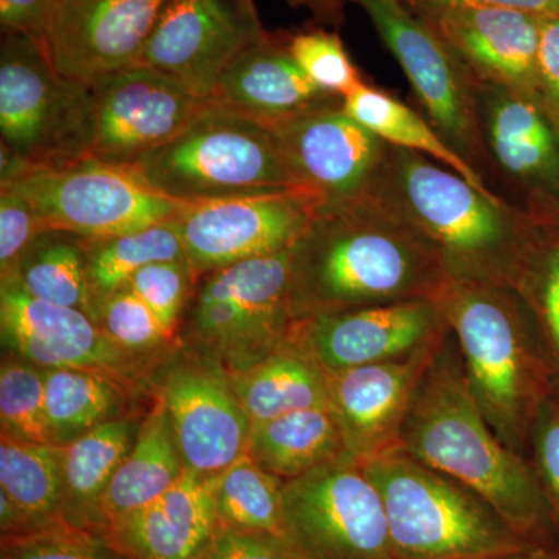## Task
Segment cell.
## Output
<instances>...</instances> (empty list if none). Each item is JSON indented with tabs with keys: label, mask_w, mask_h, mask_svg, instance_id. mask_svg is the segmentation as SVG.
Masks as SVG:
<instances>
[{
	"label": "cell",
	"mask_w": 559,
	"mask_h": 559,
	"mask_svg": "<svg viewBox=\"0 0 559 559\" xmlns=\"http://www.w3.org/2000/svg\"><path fill=\"white\" fill-rule=\"evenodd\" d=\"M448 277L433 250L369 193L319 207L290 249L294 320L433 299Z\"/></svg>",
	"instance_id": "6da1fadb"
},
{
	"label": "cell",
	"mask_w": 559,
	"mask_h": 559,
	"mask_svg": "<svg viewBox=\"0 0 559 559\" xmlns=\"http://www.w3.org/2000/svg\"><path fill=\"white\" fill-rule=\"evenodd\" d=\"M366 193L399 215L450 280L513 286L539 215L481 193L425 154L390 146Z\"/></svg>",
	"instance_id": "7a4b0ae2"
},
{
	"label": "cell",
	"mask_w": 559,
	"mask_h": 559,
	"mask_svg": "<svg viewBox=\"0 0 559 559\" xmlns=\"http://www.w3.org/2000/svg\"><path fill=\"white\" fill-rule=\"evenodd\" d=\"M450 337L419 384L400 447L476 491L522 538L538 544L551 522L538 476L489 426L471 395Z\"/></svg>",
	"instance_id": "3957f363"
},
{
	"label": "cell",
	"mask_w": 559,
	"mask_h": 559,
	"mask_svg": "<svg viewBox=\"0 0 559 559\" xmlns=\"http://www.w3.org/2000/svg\"><path fill=\"white\" fill-rule=\"evenodd\" d=\"M433 299L471 395L499 439L522 455L554 378L527 301L513 286L466 280H448Z\"/></svg>",
	"instance_id": "277c9868"
},
{
	"label": "cell",
	"mask_w": 559,
	"mask_h": 559,
	"mask_svg": "<svg viewBox=\"0 0 559 559\" xmlns=\"http://www.w3.org/2000/svg\"><path fill=\"white\" fill-rule=\"evenodd\" d=\"M362 468L384 503L393 559H500L533 544L476 491L401 447Z\"/></svg>",
	"instance_id": "5b68a950"
},
{
	"label": "cell",
	"mask_w": 559,
	"mask_h": 559,
	"mask_svg": "<svg viewBox=\"0 0 559 559\" xmlns=\"http://www.w3.org/2000/svg\"><path fill=\"white\" fill-rule=\"evenodd\" d=\"M131 170L186 205L296 191L271 128L210 102Z\"/></svg>",
	"instance_id": "8992f818"
},
{
	"label": "cell",
	"mask_w": 559,
	"mask_h": 559,
	"mask_svg": "<svg viewBox=\"0 0 559 559\" xmlns=\"http://www.w3.org/2000/svg\"><path fill=\"white\" fill-rule=\"evenodd\" d=\"M0 139L21 176L90 157V84L62 75L47 50L20 33H2Z\"/></svg>",
	"instance_id": "52a82bcc"
},
{
	"label": "cell",
	"mask_w": 559,
	"mask_h": 559,
	"mask_svg": "<svg viewBox=\"0 0 559 559\" xmlns=\"http://www.w3.org/2000/svg\"><path fill=\"white\" fill-rule=\"evenodd\" d=\"M290 249L242 261L198 280L189 336L227 373L246 370L289 340Z\"/></svg>",
	"instance_id": "ba28073f"
},
{
	"label": "cell",
	"mask_w": 559,
	"mask_h": 559,
	"mask_svg": "<svg viewBox=\"0 0 559 559\" xmlns=\"http://www.w3.org/2000/svg\"><path fill=\"white\" fill-rule=\"evenodd\" d=\"M282 540L290 559H393L380 491L353 457L283 481Z\"/></svg>",
	"instance_id": "9c48e42d"
},
{
	"label": "cell",
	"mask_w": 559,
	"mask_h": 559,
	"mask_svg": "<svg viewBox=\"0 0 559 559\" xmlns=\"http://www.w3.org/2000/svg\"><path fill=\"white\" fill-rule=\"evenodd\" d=\"M3 187L27 198L47 229L70 231L86 240L146 229L176 218L187 207L154 190L131 168L94 157L25 173Z\"/></svg>",
	"instance_id": "30bf717a"
},
{
	"label": "cell",
	"mask_w": 559,
	"mask_h": 559,
	"mask_svg": "<svg viewBox=\"0 0 559 559\" xmlns=\"http://www.w3.org/2000/svg\"><path fill=\"white\" fill-rule=\"evenodd\" d=\"M366 11L409 79L430 123L469 162L487 156L479 84L450 44L404 0H349Z\"/></svg>",
	"instance_id": "8fae6325"
},
{
	"label": "cell",
	"mask_w": 559,
	"mask_h": 559,
	"mask_svg": "<svg viewBox=\"0 0 559 559\" xmlns=\"http://www.w3.org/2000/svg\"><path fill=\"white\" fill-rule=\"evenodd\" d=\"M90 86V157L124 168L175 138L207 102L142 62Z\"/></svg>",
	"instance_id": "7c38bea8"
},
{
	"label": "cell",
	"mask_w": 559,
	"mask_h": 559,
	"mask_svg": "<svg viewBox=\"0 0 559 559\" xmlns=\"http://www.w3.org/2000/svg\"><path fill=\"white\" fill-rule=\"evenodd\" d=\"M294 189L319 207L355 200L369 190L389 145L330 97L271 128Z\"/></svg>",
	"instance_id": "4fadbf2b"
},
{
	"label": "cell",
	"mask_w": 559,
	"mask_h": 559,
	"mask_svg": "<svg viewBox=\"0 0 559 559\" xmlns=\"http://www.w3.org/2000/svg\"><path fill=\"white\" fill-rule=\"evenodd\" d=\"M2 342L17 358L43 369L90 371L131 393L146 360L117 347L86 312L31 296L16 278L0 285Z\"/></svg>",
	"instance_id": "5bb4252c"
},
{
	"label": "cell",
	"mask_w": 559,
	"mask_h": 559,
	"mask_svg": "<svg viewBox=\"0 0 559 559\" xmlns=\"http://www.w3.org/2000/svg\"><path fill=\"white\" fill-rule=\"evenodd\" d=\"M299 191L187 205L179 215L186 259L197 278L293 249L318 212Z\"/></svg>",
	"instance_id": "9a60e30c"
},
{
	"label": "cell",
	"mask_w": 559,
	"mask_h": 559,
	"mask_svg": "<svg viewBox=\"0 0 559 559\" xmlns=\"http://www.w3.org/2000/svg\"><path fill=\"white\" fill-rule=\"evenodd\" d=\"M266 35L255 0H170L139 62L209 100L231 62Z\"/></svg>",
	"instance_id": "2e32d148"
},
{
	"label": "cell",
	"mask_w": 559,
	"mask_h": 559,
	"mask_svg": "<svg viewBox=\"0 0 559 559\" xmlns=\"http://www.w3.org/2000/svg\"><path fill=\"white\" fill-rule=\"evenodd\" d=\"M451 330L436 299H417L299 320L290 337L326 373L411 358Z\"/></svg>",
	"instance_id": "e0dca14e"
},
{
	"label": "cell",
	"mask_w": 559,
	"mask_h": 559,
	"mask_svg": "<svg viewBox=\"0 0 559 559\" xmlns=\"http://www.w3.org/2000/svg\"><path fill=\"white\" fill-rule=\"evenodd\" d=\"M183 466L219 476L248 452L250 425L227 371L212 359L175 360L156 381Z\"/></svg>",
	"instance_id": "ac0fdd59"
},
{
	"label": "cell",
	"mask_w": 559,
	"mask_h": 559,
	"mask_svg": "<svg viewBox=\"0 0 559 559\" xmlns=\"http://www.w3.org/2000/svg\"><path fill=\"white\" fill-rule=\"evenodd\" d=\"M170 0H58L47 35L51 64L92 81L138 64Z\"/></svg>",
	"instance_id": "d6986e66"
},
{
	"label": "cell",
	"mask_w": 559,
	"mask_h": 559,
	"mask_svg": "<svg viewBox=\"0 0 559 559\" xmlns=\"http://www.w3.org/2000/svg\"><path fill=\"white\" fill-rule=\"evenodd\" d=\"M443 344L411 358L329 373L330 409L353 459L364 463L400 447L419 384Z\"/></svg>",
	"instance_id": "ffe728a7"
},
{
	"label": "cell",
	"mask_w": 559,
	"mask_h": 559,
	"mask_svg": "<svg viewBox=\"0 0 559 559\" xmlns=\"http://www.w3.org/2000/svg\"><path fill=\"white\" fill-rule=\"evenodd\" d=\"M419 16L450 44L479 87H502L538 102L536 58L543 16L500 9H451Z\"/></svg>",
	"instance_id": "44dd1931"
},
{
	"label": "cell",
	"mask_w": 559,
	"mask_h": 559,
	"mask_svg": "<svg viewBox=\"0 0 559 559\" xmlns=\"http://www.w3.org/2000/svg\"><path fill=\"white\" fill-rule=\"evenodd\" d=\"M216 477L186 469L165 495L114 525L105 539L128 559H201L219 528Z\"/></svg>",
	"instance_id": "7402d4cb"
},
{
	"label": "cell",
	"mask_w": 559,
	"mask_h": 559,
	"mask_svg": "<svg viewBox=\"0 0 559 559\" xmlns=\"http://www.w3.org/2000/svg\"><path fill=\"white\" fill-rule=\"evenodd\" d=\"M330 97L337 95L308 79L286 38L267 33L231 62L207 102L274 128Z\"/></svg>",
	"instance_id": "603a6c76"
},
{
	"label": "cell",
	"mask_w": 559,
	"mask_h": 559,
	"mask_svg": "<svg viewBox=\"0 0 559 559\" xmlns=\"http://www.w3.org/2000/svg\"><path fill=\"white\" fill-rule=\"evenodd\" d=\"M485 148L507 176L527 186L559 179L558 134L539 103L502 87H479Z\"/></svg>",
	"instance_id": "cb8c5ba5"
},
{
	"label": "cell",
	"mask_w": 559,
	"mask_h": 559,
	"mask_svg": "<svg viewBox=\"0 0 559 559\" xmlns=\"http://www.w3.org/2000/svg\"><path fill=\"white\" fill-rule=\"evenodd\" d=\"M250 425L330 407L329 373L293 337L249 369L227 373Z\"/></svg>",
	"instance_id": "d4e9b609"
},
{
	"label": "cell",
	"mask_w": 559,
	"mask_h": 559,
	"mask_svg": "<svg viewBox=\"0 0 559 559\" xmlns=\"http://www.w3.org/2000/svg\"><path fill=\"white\" fill-rule=\"evenodd\" d=\"M186 473L164 401L156 396L138 439L103 498V538L114 525L159 499Z\"/></svg>",
	"instance_id": "484cf974"
},
{
	"label": "cell",
	"mask_w": 559,
	"mask_h": 559,
	"mask_svg": "<svg viewBox=\"0 0 559 559\" xmlns=\"http://www.w3.org/2000/svg\"><path fill=\"white\" fill-rule=\"evenodd\" d=\"M140 425L132 417L112 418L64 447L62 520L68 527L103 536V498L138 439Z\"/></svg>",
	"instance_id": "4316f807"
},
{
	"label": "cell",
	"mask_w": 559,
	"mask_h": 559,
	"mask_svg": "<svg viewBox=\"0 0 559 559\" xmlns=\"http://www.w3.org/2000/svg\"><path fill=\"white\" fill-rule=\"evenodd\" d=\"M246 454L282 481L352 457L330 407L290 412L253 425Z\"/></svg>",
	"instance_id": "83f0119b"
},
{
	"label": "cell",
	"mask_w": 559,
	"mask_h": 559,
	"mask_svg": "<svg viewBox=\"0 0 559 559\" xmlns=\"http://www.w3.org/2000/svg\"><path fill=\"white\" fill-rule=\"evenodd\" d=\"M0 491L21 511L28 533L68 527L62 520L64 447L31 443L2 433Z\"/></svg>",
	"instance_id": "f1b7e54d"
},
{
	"label": "cell",
	"mask_w": 559,
	"mask_h": 559,
	"mask_svg": "<svg viewBox=\"0 0 559 559\" xmlns=\"http://www.w3.org/2000/svg\"><path fill=\"white\" fill-rule=\"evenodd\" d=\"M344 108L348 116L362 127L378 135L382 142L395 148L415 151L429 159L439 162L450 170L457 173L471 186L491 198H499L474 165L460 154L454 146L440 134L432 123L423 119L418 112L404 105L388 92L377 90L369 84H360L344 97Z\"/></svg>",
	"instance_id": "f546056e"
},
{
	"label": "cell",
	"mask_w": 559,
	"mask_h": 559,
	"mask_svg": "<svg viewBox=\"0 0 559 559\" xmlns=\"http://www.w3.org/2000/svg\"><path fill=\"white\" fill-rule=\"evenodd\" d=\"M11 277L36 299L75 308L97 322L87 275L86 238L64 230H44Z\"/></svg>",
	"instance_id": "4dcf8cb0"
},
{
	"label": "cell",
	"mask_w": 559,
	"mask_h": 559,
	"mask_svg": "<svg viewBox=\"0 0 559 559\" xmlns=\"http://www.w3.org/2000/svg\"><path fill=\"white\" fill-rule=\"evenodd\" d=\"M179 215L146 229L86 240L87 275L97 311L106 297L127 285L135 272L148 264L187 260Z\"/></svg>",
	"instance_id": "1f68e13d"
},
{
	"label": "cell",
	"mask_w": 559,
	"mask_h": 559,
	"mask_svg": "<svg viewBox=\"0 0 559 559\" xmlns=\"http://www.w3.org/2000/svg\"><path fill=\"white\" fill-rule=\"evenodd\" d=\"M44 374L47 423L58 447L119 417L121 396L128 392L116 382L72 369H44Z\"/></svg>",
	"instance_id": "d6a6232c"
},
{
	"label": "cell",
	"mask_w": 559,
	"mask_h": 559,
	"mask_svg": "<svg viewBox=\"0 0 559 559\" xmlns=\"http://www.w3.org/2000/svg\"><path fill=\"white\" fill-rule=\"evenodd\" d=\"M283 481L248 454L216 477L215 506L221 527L282 539Z\"/></svg>",
	"instance_id": "836d02e7"
},
{
	"label": "cell",
	"mask_w": 559,
	"mask_h": 559,
	"mask_svg": "<svg viewBox=\"0 0 559 559\" xmlns=\"http://www.w3.org/2000/svg\"><path fill=\"white\" fill-rule=\"evenodd\" d=\"M513 288L535 316L551 373L559 378V230L547 226L540 216Z\"/></svg>",
	"instance_id": "e575fe53"
},
{
	"label": "cell",
	"mask_w": 559,
	"mask_h": 559,
	"mask_svg": "<svg viewBox=\"0 0 559 559\" xmlns=\"http://www.w3.org/2000/svg\"><path fill=\"white\" fill-rule=\"evenodd\" d=\"M0 423L3 436L55 444L46 414V374L27 360H3L0 369Z\"/></svg>",
	"instance_id": "d590c367"
},
{
	"label": "cell",
	"mask_w": 559,
	"mask_h": 559,
	"mask_svg": "<svg viewBox=\"0 0 559 559\" xmlns=\"http://www.w3.org/2000/svg\"><path fill=\"white\" fill-rule=\"evenodd\" d=\"M98 325L117 347L143 360L170 342V334L130 285L106 297L98 310Z\"/></svg>",
	"instance_id": "8d00e7d4"
},
{
	"label": "cell",
	"mask_w": 559,
	"mask_h": 559,
	"mask_svg": "<svg viewBox=\"0 0 559 559\" xmlns=\"http://www.w3.org/2000/svg\"><path fill=\"white\" fill-rule=\"evenodd\" d=\"M286 43L308 79L326 94L345 97L364 84L337 33L314 28L290 35Z\"/></svg>",
	"instance_id": "74e56055"
},
{
	"label": "cell",
	"mask_w": 559,
	"mask_h": 559,
	"mask_svg": "<svg viewBox=\"0 0 559 559\" xmlns=\"http://www.w3.org/2000/svg\"><path fill=\"white\" fill-rule=\"evenodd\" d=\"M128 285L148 305L173 337L189 308L198 278L187 260L162 261L135 272Z\"/></svg>",
	"instance_id": "f35d334b"
},
{
	"label": "cell",
	"mask_w": 559,
	"mask_h": 559,
	"mask_svg": "<svg viewBox=\"0 0 559 559\" xmlns=\"http://www.w3.org/2000/svg\"><path fill=\"white\" fill-rule=\"evenodd\" d=\"M0 559H128L103 536L70 527L2 538Z\"/></svg>",
	"instance_id": "ab89813d"
},
{
	"label": "cell",
	"mask_w": 559,
	"mask_h": 559,
	"mask_svg": "<svg viewBox=\"0 0 559 559\" xmlns=\"http://www.w3.org/2000/svg\"><path fill=\"white\" fill-rule=\"evenodd\" d=\"M46 229L27 198L11 187L0 189V280L16 274L25 253Z\"/></svg>",
	"instance_id": "60d3db41"
},
{
	"label": "cell",
	"mask_w": 559,
	"mask_h": 559,
	"mask_svg": "<svg viewBox=\"0 0 559 559\" xmlns=\"http://www.w3.org/2000/svg\"><path fill=\"white\" fill-rule=\"evenodd\" d=\"M528 443H532L533 468L549 502L551 522L559 525V403L555 399L540 406Z\"/></svg>",
	"instance_id": "b9f144b4"
},
{
	"label": "cell",
	"mask_w": 559,
	"mask_h": 559,
	"mask_svg": "<svg viewBox=\"0 0 559 559\" xmlns=\"http://www.w3.org/2000/svg\"><path fill=\"white\" fill-rule=\"evenodd\" d=\"M536 81L540 109L559 138V16L540 17Z\"/></svg>",
	"instance_id": "7bdbcfd3"
},
{
	"label": "cell",
	"mask_w": 559,
	"mask_h": 559,
	"mask_svg": "<svg viewBox=\"0 0 559 559\" xmlns=\"http://www.w3.org/2000/svg\"><path fill=\"white\" fill-rule=\"evenodd\" d=\"M201 559H290L280 538L221 527Z\"/></svg>",
	"instance_id": "ee69618b"
},
{
	"label": "cell",
	"mask_w": 559,
	"mask_h": 559,
	"mask_svg": "<svg viewBox=\"0 0 559 559\" xmlns=\"http://www.w3.org/2000/svg\"><path fill=\"white\" fill-rule=\"evenodd\" d=\"M58 0H0L2 33H20L46 49Z\"/></svg>",
	"instance_id": "f6af8a7d"
},
{
	"label": "cell",
	"mask_w": 559,
	"mask_h": 559,
	"mask_svg": "<svg viewBox=\"0 0 559 559\" xmlns=\"http://www.w3.org/2000/svg\"><path fill=\"white\" fill-rule=\"evenodd\" d=\"M415 13L451 9L516 10L536 16H559V0H404Z\"/></svg>",
	"instance_id": "bcb514c9"
},
{
	"label": "cell",
	"mask_w": 559,
	"mask_h": 559,
	"mask_svg": "<svg viewBox=\"0 0 559 559\" xmlns=\"http://www.w3.org/2000/svg\"><path fill=\"white\" fill-rule=\"evenodd\" d=\"M294 9L311 11L318 20L340 21L342 7L347 0H286Z\"/></svg>",
	"instance_id": "7dc6e473"
},
{
	"label": "cell",
	"mask_w": 559,
	"mask_h": 559,
	"mask_svg": "<svg viewBox=\"0 0 559 559\" xmlns=\"http://www.w3.org/2000/svg\"><path fill=\"white\" fill-rule=\"evenodd\" d=\"M500 559H559L557 554L543 549L539 544H532V546L525 547L520 551L509 555Z\"/></svg>",
	"instance_id": "c3c4849f"
}]
</instances>
